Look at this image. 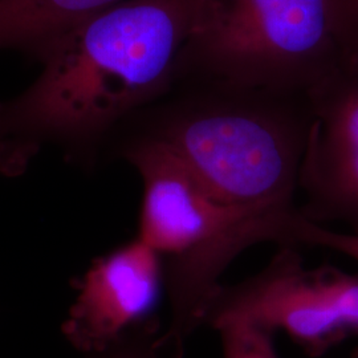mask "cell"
<instances>
[{"mask_svg": "<svg viewBox=\"0 0 358 358\" xmlns=\"http://www.w3.org/2000/svg\"><path fill=\"white\" fill-rule=\"evenodd\" d=\"M199 0H124L59 38L35 83L0 100V174L17 178L47 146L84 159L176 80Z\"/></svg>", "mask_w": 358, "mask_h": 358, "instance_id": "cell-1", "label": "cell"}, {"mask_svg": "<svg viewBox=\"0 0 358 358\" xmlns=\"http://www.w3.org/2000/svg\"><path fill=\"white\" fill-rule=\"evenodd\" d=\"M124 157L143 185L137 238L164 267L171 320L158 337L162 358H180L222 288L231 262L250 245L271 241L273 215L257 217L219 203L178 155L152 136L131 142Z\"/></svg>", "mask_w": 358, "mask_h": 358, "instance_id": "cell-2", "label": "cell"}, {"mask_svg": "<svg viewBox=\"0 0 358 358\" xmlns=\"http://www.w3.org/2000/svg\"><path fill=\"white\" fill-rule=\"evenodd\" d=\"M345 64L333 0H199L174 77L280 97Z\"/></svg>", "mask_w": 358, "mask_h": 358, "instance_id": "cell-3", "label": "cell"}, {"mask_svg": "<svg viewBox=\"0 0 358 358\" xmlns=\"http://www.w3.org/2000/svg\"><path fill=\"white\" fill-rule=\"evenodd\" d=\"M244 94L178 109L149 136L177 154L219 203L268 217L294 207L310 115Z\"/></svg>", "mask_w": 358, "mask_h": 358, "instance_id": "cell-4", "label": "cell"}, {"mask_svg": "<svg viewBox=\"0 0 358 358\" xmlns=\"http://www.w3.org/2000/svg\"><path fill=\"white\" fill-rule=\"evenodd\" d=\"M229 321L282 331L308 356L320 357L358 334V275L307 268L294 247L282 245L254 278L222 285L205 324L217 329Z\"/></svg>", "mask_w": 358, "mask_h": 358, "instance_id": "cell-5", "label": "cell"}, {"mask_svg": "<svg viewBox=\"0 0 358 358\" xmlns=\"http://www.w3.org/2000/svg\"><path fill=\"white\" fill-rule=\"evenodd\" d=\"M310 115L299 213L315 223L343 220L358 234V66L345 64L306 93Z\"/></svg>", "mask_w": 358, "mask_h": 358, "instance_id": "cell-6", "label": "cell"}, {"mask_svg": "<svg viewBox=\"0 0 358 358\" xmlns=\"http://www.w3.org/2000/svg\"><path fill=\"white\" fill-rule=\"evenodd\" d=\"M165 288L159 256L141 239L97 259L77 282L63 324L66 340L85 355L108 356L142 327Z\"/></svg>", "mask_w": 358, "mask_h": 358, "instance_id": "cell-7", "label": "cell"}, {"mask_svg": "<svg viewBox=\"0 0 358 358\" xmlns=\"http://www.w3.org/2000/svg\"><path fill=\"white\" fill-rule=\"evenodd\" d=\"M124 0H0V51L41 60L71 29Z\"/></svg>", "mask_w": 358, "mask_h": 358, "instance_id": "cell-8", "label": "cell"}, {"mask_svg": "<svg viewBox=\"0 0 358 358\" xmlns=\"http://www.w3.org/2000/svg\"><path fill=\"white\" fill-rule=\"evenodd\" d=\"M272 242L282 245H316L333 250L358 262V234L329 230L303 217L294 207L275 219Z\"/></svg>", "mask_w": 358, "mask_h": 358, "instance_id": "cell-9", "label": "cell"}, {"mask_svg": "<svg viewBox=\"0 0 358 358\" xmlns=\"http://www.w3.org/2000/svg\"><path fill=\"white\" fill-rule=\"evenodd\" d=\"M223 358H279L268 328L248 321H229L217 327Z\"/></svg>", "mask_w": 358, "mask_h": 358, "instance_id": "cell-10", "label": "cell"}, {"mask_svg": "<svg viewBox=\"0 0 358 358\" xmlns=\"http://www.w3.org/2000/svg\"><path fill=\"white\" fill-rule=\"evenodd\" d=\"M348 64L358 66V0H333Z\"/></svg>", "mask_w": 358, "mask_h": 358, "instance_id": "cell-11", "label": "cell"}, {"mask_svg": "<svg viewBox=\"0 0 358 358\" xmlns=\"http://www.w3.org/2000/svg\"><path fill=\"white\" fill-rule=\"evenodd\" d=\"M152 327L134 333L113 349L106 358H162Z\"/></svg>", "mask_w": 358, "mask_h": 358, "instance_id": "cell-12", "label": "cell"}]
</instances>
